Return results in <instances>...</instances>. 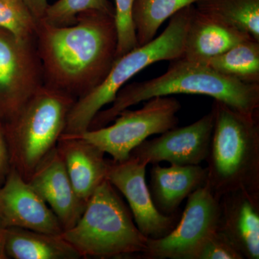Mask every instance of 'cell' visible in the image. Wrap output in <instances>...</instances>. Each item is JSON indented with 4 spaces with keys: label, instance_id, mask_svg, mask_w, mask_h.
Wrapping results in <instances>:
<instances>
[{
    "label": "cell",
    "instance_id": "cell-1",
    "mask_svg": "<svg viewBox=\"0 0 259 259\" xmlns=\"http://www.w3.org/2000/svg\"><path fill=\"white\" fill-rule=\"evenodd\" d=\"M35 42L44 84L76 100L103 81L116 60L115 16L90 12L69 26L38 20Z\"/></svg>",
    "mask_w": 259,
    "mask_h": 259
},
{
    "label": "cell",
    "instance_id": "cell-2",
    "mask_svg": "<svg viewBox=\"0 0 259 259\" xmlns=\"http://www.w3.org/2000/svg\"><path fill=\"white\" fill-rule=\"evenodd\" d=\"M180 94L205 95L239 112H259V83L243 82L220 74L204 63L181 57L171 61L161 76L123 87L111 106L95 116L88 130L105 127L121 112L153 97Z\"/></svg>",
    "mask_w": 259,
    "mask_h": 259
},
{
    "label": "cell",
    "instance_id": "cell-3",
    "mask_svg": "<svg viewBox=\"0 0 259 259\" xmlns=\"http://www.w3.org/2000/svg\"><path fill=\"white\" fill-rule=\"evenodd\" d=\"M207 186L218 199L233 191L259 192V112L244 113L214 100Z\"/></svg>",
    "mask_w": 259,
    "mask_h": 259
},
{
    "label": "cell",
    "instance_id": "cell-4",
    "mask_svg": "<svg viewBox=\"0 0 259 259\" xmlns=\"http://www.w3.org/2000/svg\"><path fill=\"white\" fill-rule=\"evenodd\" d=\"M61 236L81 258L138 256L147 248V237L139 231L131 209L107 180L89 199L76 225Z\"/></svg>",
    "mask_w": 259,
    "mask_h": 259
},
{
    "label": "cell",
    "instance_id": "cell-5",
    "mask_svg": "<svg viewBox=\"0 0 259 259\" xmlns=\"http://www.w3.org/2000/svg\"><path fill=\"white\" fill-rule=\"evenodd\" d=\"M194 10L192 5L180 10L171 17L161 35L116 59L103 81L75 101L68 115L64 134L78 135L88 131L95 116L111 104L125 83L145 68L159 61L182 57Z\"/></svg>",
    "mask_w": 259,
    "mask_h": 259
},
{
    "label": "cell",
    "instance_id": "cell-6",
    "mask_svg": "<svg viewBox=\"0 0 259 259\" xmlns=\"http://www.w3.org/2000/svg\"><path fill=\"white\" fill-rule=\"evenodd\" d=\"M74 98L44 84L4 123L11 166L28 181L57 146Z\"/></svg>",
    "mask_w": 259,
    "mask_h": 259
},
{
    "label": "cell",
    "instance_id": "cell-7",
    "mask_svg": "<svg viewBox=\"0 0 259 259\" xmlns=\"http://www.w3.org/2000/svg\"><path fill=\"white\" fill-rule=\"evenodd\" d=\"M181 108L180 102L175 97H153L139 110L121 112L112 125L71 136L95 145L114 161H125L133 150L150 136L177 127V115Z\"/></svg>",
    "mask_w": 259,
    "mask_h": 259
},
{
    "label": "cell",
    "instance_id": "cell-8",
    "mask_svg": "<svg viewBox=\"0 0 259 259\" xmlns=\"http://www.w3.org/2000/svg\"><path fill=\"white\" fill-rule=\"evenodd\" d=\"M220 199L205 184L187 197L176 227L166 236L148 238L147 248L138 255L144 259H197L202 247L218 231Z\"/></svg>",
    "mask_w": 259,
    "mask_h": 259
},
{
    "label": "cell",
    "instance_id": "cell-9",
    "mask_svg": "<svg viewBox=\"0 0 259 259\" xmlns=\"http://www.w3.org/2000/svg\"><path fill=\"white\" fill-rule=\"evenodd\" d=\"M44 84L35 40L0 28V120H10Z\"/></svg>",
    "mask_w": 259,
    "mask_h": 259
},
{
    "label": "cell",
    "instance_id": "cell-10",
    "mask_svg": "<svg viewBox=\"0 0 259 259\" xmlns=\"http://www.w3.org/2000/svg\"><path fill=\"white\" fill-rule=\"evenodd\" d=\"M148 165L131 156L122 161L108 159L106 180L125 197L139 231L148 238L158 239L176 227L182 213L166 215L156 208L146 182Z\"/></svg>",
    "mask_w": 259,
    "mask_h": 259
},
{
    "label": "cell",
    "instance_id": "cell-11",
    "mask_svg": "<svg viewBox=\"0 0 259 259\" xmlns=\"http://www.w3.org/2000/svg\"><path fill=\"white\" fill-rule=\"evenodd\" d=\"M214 125L212 110L194 123L168 130L152 140H146L135 148L131 156L148 164L167 161L171 164L199 165L206 161Z\"/></svg>",
    "mask_w": 259,
    "mask_h": 259
},
{
    "label": "cell",
    "instance_id": "cell-12",
    "mask_svg": "<svg viewBox=\"0 0 259 259\" xmlns=\"http://www.w3.org/2000/svg\"><path fill=\"white\" fill-rule=\"evenodd\" d=\"M0 218L8 228L53 235H61L64 231L45 201L13 167L0 185Z\"/></svg>",
    "mask_w": 259,
    "mask_h": 259
},
{
    "label": "cell",
    "instance_id": "cell-13",
    "mask_svg": "<svg viewBox=\"0 0 259 259\" xmlns=\"http://www.w3.org/2000/svg\"><path fill=\"white\" fill-rule=\"evenodd\" d=\"M28 182L56 214L64 231L76 225L87 203L78 197L57 147L37 166Z\"/></svg>",
    "mask_w": 259,
    "mask_h": 259
},
{
    "label": "cell",
    "instance_id": "cell-14",
    "mask_svg": "<svg viewBox=\"0 0 259 259\" xmlns=\"http://www.w3.org/2000/svg\"><path fill=\"white\" fill-rule=\"evenodd\" d=\"M218 231L244 258H259V192L239 190L220 199Z\"/></svg>",
    "mask_w": 259,
    "mask_h": 259
},
{
    "label": "cell",
    "instance_id": "cell-15",
    "mask_svg": "<svg viewBox=\"0 0 259 259\" xmlns=\"http://www.w3.org/2000/svg\"><path fill=\"white\" fill-rule=\"evenodd\" d=\"M57 149L78 197L88 203L102 182L106 180L108 159L95 145L79 136L62 134Z\"/></svg>",
    "mask_w": 259,
    "mask_h": 259
},
{
    "label": "cell",
    "instance_id": "cell-16",
    "mask_svg": "<svg viewBox=\"0 0 259 259\" xmlns=\"http://www.w3.org/2000/svg\"><path fill=\"white\" fill-rule=\"evenodd\" d=\"M148 187L156 208L166 215L180 212V206L190 194L207 182V168L199 165L153 164Z\"/></svg>",
    "mask_w": 259,
    "mask_h": 259
},
{
    "label": "cell",
    "instance_id": "cell-17",
    "mask_svg": "<svg viewBox=\"0 0 259 259\" xmlns=\"http://www.w3.org/2000/svg\"><path fill=\"white\" fill-rule=\"evenodd\" d=\"M249 39L254 38L194 8L186 35L182 57L204 63Z\"/></svg>",
    "mask_w": 259,
    "mask_h": 259
},
{
    "label": "cell",
    "instance_id": "cell-18",
    "mask_svg": "<svg viewBox=\"0 0 259 259\" xmlns=\"http://www.w3.org/2000/svg\"><path fill=\"white\" fill-rule=\"evenodd\" d=\"M5 253L13 259H79L81 255L61 235L25 228L7 229Z\"/></svg>",
    "mask_w": 259,
    "mask_h": 259
},
{
    "label": "cell",
    "instance_id": "cell-19",
    "mask_svg": "<svg viewBox=\"0 0 259 259\" xmlns=\"http://www.w3.org/2000/svg\"><path fill=\"white\" fill-rule=\"evenodd\" d=\"M199 0H136L133 22L138 46L142 47L156 37L162 24L184 8Z\"/></svg>",
    "mask_w": 259,
    "mask_h": 259
},
{
    "label": "cell",
    "instance_id": "cell-20",
    "mask_svg": "<svg viewBox=\"0 0 259 259\" xmlns=\"http://www.w3.org/2000/svg\"><path fill=\"white\" fill-rule=\"evenodd\" d=\"M204 64L243 82L259 83V41L249 39L240 42Z\"/></svg>",
    "mask_w": 259,
    "mask_h": 259
},
{
    "label": "cell",
    "instance_id": "cell-21",
    "mask_svg": "<svg viewBox=\"0 0 259 259\" xmlns=\"http://www.w3.org/2000/svg\"><path fill=\"white\" fill-rule=\"evenodd\" d=\"M196 10L259 41V0H199Z\"/></svg>",
    "mask_w": 259,
    "mask_h": 259
},
{
    "label": "cell",
    "instance_id": "cell-22",
    "mask_svg": "<svg viewBox=\"0 0 259 259\" xmlns=\"http://www.w3.org/2000/svg\"><path fill=\"white\" fill-rule=\"evenodd\" d=\"M90 12L115 16V8L108 0H58L49 5L40 20L54 26H69L76 24L80 15Z\"/></svg>",
    "mask_w": 259,
    "mask_h": 259
},
{
    "label": "cell",
    "instance_id": "cell-23",
    "mask_svg": "<svg viewBox=\"0 0 259 259\" xmlns=\"http://www.w3.org/2000/svg\"><path fill=\"white\" fill-rule=\"evenodd\" d=\"M38 20L23 0H0V28L25 40H35Z\"/></svg>",
    "mask_w": 259,
    "mask_h": 259
},
{
    "label": "cell",
    "instance_id": "cell-24",
    "mask_svg": "<svg viewBox=\"0 0 259 259\" xmlns=\"http://www.w3.org/2000/svg\"><path fill=\"white\" fill-rule=\"evenodd\" d=\"M135 1L115 0V22L117 35L116 59L139 47L133 22Z\"/></svg>",
    "mask_w": 259,
    "mask_h": 259
},
{
    "label": "cell",
    "instance_id": "cell-25",
    "mask_svg": "<svg viewBox=\"0 0 259 259\" xmlns=\"http://www.w3.org/2000/svg\"><path fill=\"white\" fill-rule=\"evenodd\" d=\"M197 259H244L222 233L215 231L199 252Z\"/></svg>",
    "mask_w": 259,
    "mask_h": 259
},
{
    "label": "cell",
    "instance_id": "cell-26",
    "mask_svg": "<svg viewBox=\"0 0 259 259\" xmlns=\"http://www.w3.org/2000/svg\"><path fill=\"white\" fill-rule=\"evenodd\" d=\"M11 162L6 136H5L4 123L0 120V185L5 182L10 169Z\"/></svg>",
    "mask_w": 259,
    "mask_h": 259
},
{
    "label": "cell",
    "instance_id": "cell-27",
    "mask_svg": "<svg viewBox=\"0 0 259 259\" xmlns=\"http://www.w3.org/2000/svg\"><path fill=\"white\" fill-rule=\"evenodd\" d=\"M23 1L31 12L32 15L37 20L42 19L46 10L49 6L48 0H23Z\"/></svg>",
    "mask_w": 259,
    "mask_h": 259
},
{
    "label": "cell",
    "instance_id": "cell-28",
    "mask_svg": "<svg viewBox=\"0 0 259 259\" xmlns=\"http://www.w3.org/2000/svg\"><path fill=\"white\" fill-rule=\"evenodd\" d=\"M8 227L0 218V259H8L6 253H5V239H6V233Z\"/></svg>",
    "mask_w": 259,
    "mask_h": 259
}]
</instances>
